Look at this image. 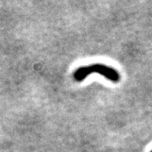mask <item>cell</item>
<instances>
[{"instance_id":"1","label":"cell","mask_w":152,"mask_h":152,"mask_svg":"<svg viewBox=\"0 0 152 152\" xmlns=\"http://www.w3.org/2000/svg\"><path fill=\"white\" fill-rule=\"evenodd\" d=\"M93 73H97L113 83H118L120 80L119 73L115 69L100 64L80 67L75 71L74 78L76 81L80 82Z\"/></svg>"},{"instance_id":"2","label":"cell","mask_w":152,"mask_h":152,"mask_svg":"<svg viewBox=\"0 0 152 152\" xmlns=\"http://www.w3.org/2000/svg\"><path fill=\"white\" fill-rule=\"evenodd\" d=\"M151 152H152V151H151Z\"/></svg>"}]
</instances>
